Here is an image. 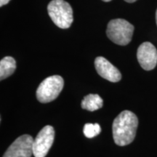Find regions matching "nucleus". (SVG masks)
Masks as SVG:
<instances>
[{
    "label": "nucleus",
    "mask_w": 157,
    "mask_h": 157,
    "mask_svg": "<svg viewBox=\"0 0 157 157\" xmlns=\"http://www.w3.org/2000/svg\"><path fill=\"white\" fill-rule=\"evenodd\" d=\"M63 86L64 81L60 76H49L42 81L37 88V100L42 103L54 101L61 93Z\"/></svg>",
    "instance_id": "nucleus-4"
},
{
    "label": "nucleus",
    "mask_w": 157,
    "mask_h": 157,
    "mask_svg": "<svg viewBox=\"0 0 157 157\" xmlns=\"http://www.w3.org/2000/svg\"><path fill=\"white\" fill-rule=\"evenodd\" d=\"M156 24H157V10H156Z\"/></svg>",
    "instance_id": "nucleus-15"
},
{
    "label": "nucleus",
    "mask_w": 157,
    "mask_h": 157,
    "mask_svg": "<svg viewBox=\"0 0 157 157\" xmlns=\"http://www.w3.org/2000/svg\"><path fill=\"white\" fill-rule=\"evenodd\" d=\"M137 58L140 66L144 70L154 69L157 64L156 48L151 42H143L137 49Z\"/></svg>",
    "instance_id": "nucleus-7"
},
{
    "label": "nucleus",
    "mask_w": 157,
    "mask_h": 157,
    "mask_svg": "<svg viewBox=\"0 0 157 157\" xmlns=\"http://www.w3.org/2000/svg\"><path fill=\"white\" fill-rule=\"evenodd\" d=\"M48 14L59 28L68 29L73 23V10L64 0H52L48 7Z\"/></svg>",
    "instance_id": "nucleus-2"
},
{
    "label": "nucleus",
    "mask_w": 157,
    "mask_h": 157,
    "mask_svg": "<svg viewBox=\"0 0 157 157\" xmlns=\"http://www.w3.org/2000/svg\"><path fill=\"white\" fill-rule=\"evenodd\" d=\"M102 1H103V2H110V1H111V0H102Z\"/></svg>",
    "instance_id": "nucleus-14"
},
{
    "label": "nucleus",
    "mask_w": 157,
    "mask_h": 157,
    "mask_svg": "<svg viewBox=\"0 0 157 157\" xmlns=\"http://www.w3.org/2000/svg\"><path fill=\"white\" fill-rule=\"evenodd\" d=\"M101 132V127L99 124H91L87 123L84 125L83 132L84 135L88 138H93L97 136Z\"/></svg>",
    "instance_id": "nucleus-11"
},
{
    "label": "nucleus",
    "mask_w": 157,
    "mask_h": 157,
    "mask_svg": "<svg viewBox=\"0 0 157 157\" xmlns=\"http://www.w3.org/2000/svg\"><path fill=\"white\" fill-rule=\"evenodd\" d=\"M16 68V62L10 56L2 58L0 61V79L3 80L9 77L15 72Z\"/></svg>",
    "instance_id": "nucleus-10"
},
{
    "label": "nucleus",
    "mask_w": 157,
    "mask_h": 157,
    "mask_svg": "<svg viewBox=\"0 0 157 157\" xmlns=\"http://www.w3.org/2000/svg\"><path fill=\"white\" fill-rule=\"evenodd\" d=\"M103 105V99L98 94H89L84 98L81 103L82 109L89 111H95L101 109Z\"/></svg>",
    "instance_id": "nucleus-9"
},
{
    "label": "nucleus",
    "mask_w": 157,
    "mask_h": 157,
    "mask_svg": "<svg viewBox=\"0 0 157 157\" xmlns=\"http://www.w3.org/2000/svg\"><path fill=\"white\" fill-rule=\"evenodd\" d=\"M34 139L29 135L17 137L6 151L3 157H31L33 154Z\"/></svg>",
    "instance_id": "nucleus-6"
},
{
    "label": "nucleus",
    "mask_w": 157,
    "mask_h": 157,
    "mask_svg": "<svg viewBox=\"0 0 157 157\" xmlns=\"http://www.w3.org/2000/svg\"><path fill=\"white\" fill-rule=\"evenodd\" d=\"M10 1V0H0V6H1V7H2L3 5H7V4Z\"/></svg>",
    "instance_id": "nucleus-12"
},
{
    "label": "nucleus",
    "mask_w": 157,
    "mask_h": 157,
    "mask_svg": "<svg viewBox=\"0 0 157 157\" xmlns=\"http://www.w3.org/2000/svg\"><path fill=\"white\" fill-rule=\"evenodd\" d=\"M134 26L124 19H113L109 23L106 34L115 44L124 46L132 40Z\"/></svg>",
    "instance_id": "nucleus-3"
},
{
    "label": "nucleus",
    "mask_w": 157,
    "mask_h": 157,
    "mask_svg": "<svg viewBox=\"0 0 157 157\" xmlns=\"http://www.w3.org/2000/svg\"><path fill=\"white\" fill-rule=\"evenodd\" d=\"M138 119L132 111H123L113 120L112 125L113 138L115 143L119 146L129 145L134 140Z\"/></svg>",
    "instance_id": "nucleus-1"
},
{
    "label": "nucleus",
    "mask_w": 157,
    "mask_h": 157,
    "mask_svg": "<svg viewBox=\"0 0 157 157\" xmlns=\"http://www.w3.org/2000/svg\"><path fill=\"white\" fill-rule=\"evenodd\" d=\"M95 67L101 77L111 82H119L121 74L119 69L103 57H98L95 60Z\"/></svg>",
    "instance_id": "nucleus-8"
},
{
    "label": "nucleus",
    "mask_w": 157,
    "mask_h": 157,
    "mask_svg": "<svg viewBox=\"0 0 157 157\" xmlns=\"http://www.w3.org/2000/svg\"><path fill=\"white\" fill-rule=\"evenodd\" d=\"M124 1L129 3H132V2H136L137 0H124Z\"/></svg>",
    "instance_id": "nucleus-13"
},
{
    "label": "nucleus",
    "mask_w": 157,
    "mask_h": 157,
    "mask_svg": "<svg viewBox=\"0 0 157 157\" xmlns=\"http://www.w3.org/2000/svg\"><path fill=\"white\" fill-rule=\"evenodd\" d=\"M54 128L47 125L41 129L33 143V155L34 157H45L53 143Z\"/></svg>",
    "instance_id": "nucleus-5"
}]
</instances>
